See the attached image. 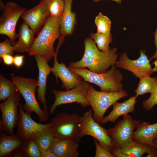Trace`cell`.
Masks as SVG:
<instances>
[{
	"label": "cell",
	"instance_id": "cell-1",
	"mask_svg": "<svg viewBox=\"0 0 157 157\" xmlns=\"http://www.w3.org/2000/svg\"><path fill=\"white\" fill-rule=\"evenodd\" d=\"M84 43V51L82 58L79 61L71 62L69 67L87 68L93 72L101 73L115 64L118 56L116 48L111 49L108 53L102 51L90 37L85 38Z\"/></svg>",
	"mask_w": 157,
	"mask_h": 157
},
{
	"label": "cell",
	"instance_id": "cell-2",
	"mask_svg": "<svg viewBox=\"0 0 157 157\" xmlns=\"http://www.w3.org/2000/svg\"><path fill=\"white\" fill-rule=\"evenodd\" d=\"M60 17H49L35 38L29 55L41 56L48 62L54 57V44L60 35Z\"/></svg>",
	"mask_w": 157,
	"mask_h": 157
},
{
	"label": "cell",
	"instance_id": "cell-3",
	"mask_svg": "<svg viewBox=\"0 0 157 157\" xmlns=\"http://www.w3.org/2000/svg\"><path fill=\"white\" fill-rule=\"evenodd\" d=\"M68 67L81 76L83 81L98 86L100 91L115 92L124 90L122 83L123 75L115 65L111 66L110 70L101 73L93 72L85 67Z\"/></svg>",
	"mask_w": 157,
	"mask_h": 157
},
{
	"label": "cell",
	"instance_id": "cell-4",
	"mask_svg": "<svg viewBox=\"0 0 157 157\" xmlns=\"http://www.w3.org/2000/svg\"><path fill=\"white\" fill-rule=\"evenodd\" d=\"M11 80L24 99L25 104L23 105L24 110L30 114L35 113L41 122L47 121L49 118L48 113L40 108L35 97L38 81L33 78L16 75L12 76Z\"/></svg>",
	"mask_w": 157,
	"mask_h": 157
},
{
	"label": "cell",
	"instance_id": "cell-5",
	"mask_svg": "<svg viewBox=\"0 0 157 157\" xmlns=\"http://www.w3.org/2000/svg\"><path fill=\"white\" fill-rule=\"evenodd\" d=\"M125 90L120 92H108L96 90L89 85L87 92V98L93 111L94 120L100 123L106 110L111 106L121 99L127 96Z\"/></svg>",
	"mask_w": 157,
	"mask_h": 157
},
{
	"label": "cell",
	"instance_id": "cell-6",
	"mask_svg": "<svg viewBox=\"0 0 157 157\" xmlns=\"http://www.w3.org/2000/svg\"><path fill=\"white\" fill-rule=\"evenodd\" d=\"M80 116L77 113H61L56 115L51 121V129L55 138H70L78 141L79 136V122Z\"/></svg>",
	"mask_w": 157,
	"mask_h": 157
},
{
	"label": "cell",
	"instance_id": "cell-7",
	"mask_svg": "<svg viewBox=\"0 0 157 157\" xmlns=\"http://www.w3.org/2000/svg\"><path fill=\"white\" fill-rule=\"evenodd\" d=\"M92 111V109H90L80 116L78 124L80 138L81 139L86 135L92 136L110 151L114 147L107 130L94 120Z\"/></svg>",
	"mask_w": 157,
	"mask_h": 157
},
{
	"label": "cell",
	"instance_id": "cell-8",
	"mask_svg": "<svg viewBox=\"0 0 157 157\" xmlns=\"http://www.w3.org/2000/svg\"><path fill=\"white\" fill-rule=\"evenodd\" d=\"M90 84L83 81L75 88L69 90L61 91L53 90L52 91L55 100L50 108L49 113H54L58 106L67 104L77 103L83 107L90 106L87 98V92Z\"/></svg>",
	"mask_w": 157,
	"mask_h": 157
},
{
	"label": "cell",
	"instance_id": "cell-9",
	"mask_svg": "<svg viewBox=\"0 0 157 157\" xmlns=\"http://www.w3.org/2000/svg\"><path fill=\"white\" fill-rule=\"evenodd\" d=\"M3 8L0 18V34L7 36L13 45L18 37L15 31L17 22L26 8L10 1L7 2Z\"/></svg>",
	"mask_w": 157,
	"mask_h": 157
},
{
	"label": "cell",
	"instance_id": "cell-10",
	"mask_svg": "<svg viewBox=\"0 0 157 157\" xmlns=\"http://www.w3.org/2000/svg\"><path fill=\"white\" fill-rule=\"evenodd\" d=\"M142 121L134 120L127 115L123 116L122 119L119 121L114 127L107 129L114 147L120 149L132 140L134 130Z\"/></svg>",
	"mask_w": 157,
	"mask_h": 157
},
{
	"label": "cell",
	"instance_id": "cell-11",
	"mask_svg": "<svg viewBox=\"0 0 157 157\" xmlns=\"http://www.w3.org/2000/svg\"><path fill=\"white\" fill-rule=\"evenodd\" d=\"M21 94L16 92L3 102L0 104L2 115L0 129L8 135L14 134V129L19 119L18 113Z\"/></svg>",
	"mask_w": 157,
	"mask_h": 157
},
{
	"label": "cell",
	"instance_id": "cell-12",
	"mask_svg": "<svg viewBox=\"0 0 157 157\" xmlns=\"http://www.w3.org/2000/svg\"><path fill=\"white\" fill-rule=\"evenodd\" d=\"M140 55L137 59L132 60L127 56V53H122L115 64L117 67L121 68L131 72L135 76L140 78L146 75H150L157 71L152 68L150 63V60L142 49L140 50Z\"/></svg>",
	"mask_w": 157,
	"mask_h": 157
},
{
	"label": "cell",
	"instance_id": "cell-13",
	"mask_svg": "<svg viewBox=\"0 0 157 157\" xmlns=\"http://www.w3.org/2000/svg\"><path fill=\"white\" fill-rule=\"evenodd\" d=\"M19 119L17 125V134L23 140L33 139L41 133L51 129L50 122L46 124L38 123L31 118L30 114L25 111L19 104Z\"/></svg>",
	"mask_w": 157,
	"mask_h": 157
},
{
	"label": "cell",
	"instance_id": "cell-14",
	"mask_svg": "<svg viewBox=\"0 0 157 157\" xmlns=\"http://www.w3.org/2000/svg\"><path fill=\"white\" fill-rule=\"evenodd\" d=\"M50 16L46 5L40 0L38 4L26 10L21 17L35 34H38Z\"/></svg>",
	"mask_w": 157,
	"mask_h": 157
},
{
	"label": "cell",
	"instance_id": "cell-15",
	"mask_svg": "<svg viewBox=\"0 0 157 157\" xmlns=\"http://www.w3.org/2000/svg\"><path fill=\"white\" fill-rule=\"evenodd\" d=\"M57 55V53L55 52L51 72L55 75L56 81L58 78L61 80L62 88L66 90H69L76 87L83 80L81 76L71 70L64 63H59Z\"/></svg>",
	"mask_w": 157,
	"mask_h": 157
},
{
	"label": "cell",
	"instance_id": "cell-16",
	"mask_svg": "<svg viewBox=\"0 0 157 157\" xmlns=\"http://www.w3.org/2000/svg\"><path fill=\"white\" fill-rule=\"evenodd\" d=\"M34 57L35 58L38 69V82L37 99L42 104L44 110L48 113L46 94L47 93V81L48 76L52 72V67L49 65L44 58L38 56Z\"/></svg>",
	"mask_w": 157,
	"mask_h": 157
},
{
	"label": "cell",
	"instance_id": "cell-17",
	"mask_svg": "<svg viewBox=\"0 0 157 157\" xmlns=\"http://www.w3.org/2000/svg\"><path fill=\"white\" fill-rule=\"evenodd\" d=\"M78 141L70 138H55L50 149L57 157H78Z\"/></svg>",
	"mask_w": 157,
	"mask_h": 157
},
{
	"label": "cell",
	"instance_id": "cell-18",
	"mask_svg": "<svg viewBox=\"0 0 157 157\" xmlns=\"http://www.w3.org/2000/svg\"><path fill=\"white\" fill-rule=\"evenodd\" d=\"M136 98L135 96H133L123 102H115L112 105V110L108 115L103 117L100 123L102 124L109 122L114 123L120 117L134 112L135 106L137 101Z\"/></svg>",
	"mask_w": 157,
	"mask_h": 157
},
{
	"label": "cell",
	"instance_id": "cell-19",
	"mask_svg": "<svg viewBox=\"0 0 157 157\" xmlns=\"http://www.w3.org/2000/svg\"><path fill=\"white\" fill-rule=\"evenodd\" d=\"M73 0H64L63 12L60 17L59 37L65 38L73 33L76 24V14L72 11Z\"/></svg>",
	"mask_w": 157,
	"mask_h": 157
},
{
	"label": "cell",
	"instance_id": "cell-20",
	"mask_svg": "<svg viewBox=\"0 0 157 157\" xmlns=\"http://www.w3.org/2000/svg\"><path fill=\"white\" fill-rule=\"evenodd\" d=\"M134 131L132 140L157 147L153 142L157 136V123L150 124L147 122L140 123Z\"/></svg>",
	"mask_w": 157,
	"mask_h": 157
},
{
	"label": "cell",
	"instance_id": "cell-21",
	"mask_svg": "<svg viewBox=\"0 0 157 157\" xmlns=\"http://www.w3.org/2000/svg\"><path fill=\"white\" fill-rule=\"evenodd\" d=\"M35 35L29 26L23 22L19 27L18 40L13 45L14 51L28 53L35 40Z\"/></svg>",
	"mask_w": 157,
	"mask_h": 157
},
{
	"label": "cell",
	"instance_id": "cell-22",
	"mask_svg": "<svg viewBox=\"0 0 157 157\" xmlns=\"http://www.w3.org/2000/svg\"><path fill=\"white\" fill-rule=\"evenodd\" d=\"M24 140L17 134L7 135L5 132L0 133V157H6L20 149Z\"/></svg>",
	"mask_w": 157,
	"mask_h": 157
},
{
	"label": "cell",
	"instance_id": "cell-23",
	"mask_svg": "<svg viewBox=\"0 0 157 157\" xmlns=\"http://www.w3.org/2000/svg\"><path fill=\"white\" fill-rule=\"evenodd\" d=\"M149 144L132 140L120 149L129 157H140L147 153Z\"/></svg>",
	"mask_w": 157,
	"mask_h": 157
},
{
	"label": "cell",
	"instance_id": "cell-24",
	"mask_svg": "<svg viewBox=\"0 0 157 157\" xmlns=\"http://www.w3.org/2000/svg\"><path fill=\"white\" fill-rule=\"evenodd\" d=\"M150 76L146 75L139 78L138 87L134 91L136 93L135 96L136 98L147 93L151 94L154 90L157 84L156 78Z\"/></svg>",
	"mask_w": 157,
	"mask_h": 157
},
{
	"label": "cell",
	"instance_id": "cell-25",
	"mask_svg": "<svg viewBox=\"0 0 157 157\" xmlns=\"http://www.w3.org/2000/svg\"><path fill=\"white\" fill-rule=\"evenodd\" d=\"M90 38L96 44L98 48L102 51L108 53L111 48L109 44L113 41V37L110 32L100 33L98 32L91 33Z\"/></svg>",
	"mask_w": 157,
	"mask_h": 157
},
{
	"label": "cell",
	"instance_id": "cell-26",
	"mask_svg": "<svg viewBox=\"0 0 157 157\" xmlns=\"http://www.w3.org/2000/svg\"><path fill=\"white\" fill-rule=\"evenodd\" d=\"M18 91L14 83L0 74V100L5 101Z\"/></svg>",
	"mask_w": 157,
	"mask_h": 157
},
{
	"label": "cell",
	"instance_id": "cell-27",
	"mask_svg": "<svg viewBox=\"0 0 157 157\" xmlns=\"http://www.w3.org/2000/svg\"><path fill=\"white\" fill-rule=\"evenodd\" d=\"M55 138L51 129L41 133L33 139L42 152L50 149Z\"/></svg>",
	"mask_w": 157,
	"mask_h": 157
},
{
	"label": "cell",
	"instance_id": "cell-28",
	"mask_svg": "<svg viewBox=\"0 0 157 157\" xmlns=\"http://www.w3.org/2000/svg\"><path fill=\"white\" fill-rule=\"evenodd\" d=\"M20 149L25 156L40 157L41 152L33 139L24 140L22 145Z\"/></svg>",
	"mask_w": 157,
	"mask_h": 157
},
{
	"label": "cell",
	"instance_id": "cell-29",
	"mask_svg": "<svg viewBox=\"0 0 157 157\" xmlns=\"http://www.w3.org/2000/svg\"><path fill=\"white\" fill-rule=\"evenodd\" d=\"M46 5L51 16H61L64 8V0H42Z\"/></svg>",
	"mask_w": 157,
	"mask_h": 157
},
{
	"label": "cell",
	"instance_id": "cell-30",
	"mask_svg": "<svg viewBox=\"0 0 157 157\" xmlns=\"http://www.w3.org/2000/svg\"><path fill=\"white\" fill-rule=\"evenodd\" d=\"M94 23L97 28V32L106 33L110 32L111 22L107 16L99 13L95 17Z\"/></svg>",
	"mask_w": 157,
	"mask_h": 157
},
{
	"label": "cell",
	"instance_id": "cell-31",
	"mask_svg": "<svg viewBox=\"0 0 157 157\" xmlns=\"http://www.w3.org/2000/svg\"><path fill=\"white\" fill-rule=\"evenodd\" d=\"M157 84L153 91L151 94L149 98L142 102L143 108L146 110H150L156 105L157 104V77H155Z\"/></svg>",
	"mask_w": 157,
	"mask_h": 157
},
{
	"label": "cell",
	"instance_id": "cell-32",
	"mask_svg": "<svg viewBox=\"0 0 157 157\" xmlns=\"http://www.w3.org/2000/svg\"><path fill=\"white\" fill-rule=\"evenodd\" d=\"M95 147V157H114L111 152L103 146L96 139L93 138Z\"/></svg>",
	"mask_w": 157,
	"mask_h": 157
},
{
	"label": "cell",
	"instance_id": "cell-33",
	"mask_svg": "<svg viewBox=\"0 0 157 157\" xmlns=\"http://www.w3.org/2000/svg\"><path fill=\"white\" fill-rule=\"evenodd\" d=\"M14 52L12 42L9 39L6 38L0 43V57L4 54L13 55Z\"/></svg>",
	"mask_w": 157,
	"mask_h": 157
},
{
	"label": "cell",
	"instance_id": "cell-34",
	"mask_svg": "<svg viewBox=\"0 0 157 157\" xmlns=\"http://www.w3.org/2000/svg\"><path fill=\"white\" fill-rule=\"evenodd\" d=\"M0 58V60L3 61V64L7 65H11L13 64L14 57L12 55L8 54H4Z\"/></svg>",
	"mask_w": 157,
	"mask_h": 157
},
{
	"label": "cell",
	"instance_id": "cell-35",
	"mask_svg": "<svg viewBox=\"0 0 157 157\" xmlns=\"http://www.w3.org/2000/svg\"><path fill=\"white\" fill-rule=\"evenodd\" d=\"M24 57V55H16L14 57L13 64L16 67L19 68L22 66Z\"/></svg>",
	"mask_w": 157,
	"mask_h": 157
},
{
	"label": "cell",
	"instance_id": "cell-36",
	"mask_svg": "<svg viewBox=\"0 0 157 157\" xmlns=\"http://www.w3.org/2000/svg\"><path fill=\"white\" fill-rule=\"evenodd\" d=\"M153 35L154 37L153 42L156 47V50L154 54L149 59L150 60L153 59H156L153 64L155 65L154 67L157 68V27L156 31L153 33Z\"/></svg>",
	"mask_w": 157,
	"mask_h": 157
},
{
	"label": "cell",
	"instance_id": "cell-37",
	"mask_svg": "<svg viewBox=\"0 0 157 157\" xmlns=\"http://www.w3.org/2000/svg\"><path fill=\"white\" fill-rule=\"evenodd\" d=\"M147 157H157V147L149 145Z\"/></svg>",
	"mask_w": 157,
	"mask_h": 157
},
{
	"label": "cell",
	"instance_id": "cell-38",
	"mask_svg": "<svg viewBox=\"0 0 157 157\" xmlns=\"http://www.w3.org/2000/svg\"><path fill=\"white\" fill-rule=\"evenodd\" d=\"M110 151L114 157H129L126 154L122 152L119 149L114 147Z\"/></svg>",
	"mask_w": 157,
	"mask_h": 157
},
{
	"label": "cell",
	"instance_id": "cell-39",
	"mask_svg": "<svg viewBox=\"0 0 157 157\" xmlns=\"http://www.w3.org/2000/svg\"><path fill=\"white\" fill-rule=\"evenodd\" d=\"M40 157H57V156L50 149H49L41 152Z\"/></svg>",
	"mask_w": 157,
	"mask_h": 157
},
{
	"label": "cell",
	"instance_id": "cell-40",
	"mask_svg": "<svg viewBox=\"0 0 157 157\" xmlns=\"http://www.w3.org/2000/svg\"><path fill=\"white\" fill-rule=\"evenodd\" d=\"M101 0H92L93 1L94 3H97L98 1ZM116 2L119 5H121L122 0H111Z\"/></svg>",
	"mask_w": 157,
	"mask_h": 157
},
{
	"label": "cell",
	"instance_id": "cell-41",
	"mask_svg": "<svg viewBox=\"0 0 157 157\" xmlns=\"http://www.w3.org/2000/svg\"><path fill=\"white\" fill-rule=\"evenodd\" d=\"M153 142L156 145L157 147V136L153 140Z\"/></svg>",
	"mask_w": 157,
	"mask_h": 157
}]
</instances>
